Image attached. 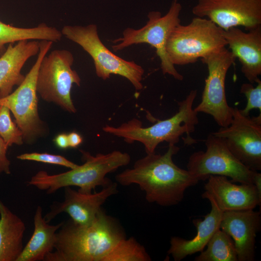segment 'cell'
<instances>
[{
    "label": "cell",
    "mask_w": 261,
    "mask_h": 261,
    "mask_svg": "<svg viewBox=\"0 0 261 261\" xmlns=\"http://www.w3.org/2000/svg\"><path fill=\"white\" fill-rule=\"evenodd\" d=\"M10 110L6 106L0 105V135L9 146L23 144V133L12 119Z\"/></svg>",
    "instance_id": "25"
},
{
    "label": "cell",
    "mask_w": 261,
    "mask_h": 261,
    "mask_svg": "<svg viewBox=\"0 0 261 261\" xmlns=\"http://www.w3.org/2000/svg\"><path fill=\"white\" fill-rule=\"evenodd\" d=\"M64 189L63 201L53 203L44 217L46 222L49 223L58 214L66 213L75 224L88 225L95 219L106 200L118 192L116 182H112L101 191L90 194L81 193L71 187H65Z\"/></svg>",
    "instance_id": "14"
},
{
    "label": "cell",
    "mask_w": 261,
    "mask_h": 261,
    "mask_svg": "<svg viewBox=\"0 0 261 261\" xmlns=\"http://www.w3.org/2000/svg\"><path fill=\"white\" fill-rule=\"evenodd\" d=\"M18 159L41 162L64 166L70 169L75 168L77 164L68 160L65 157L58 155L46 153H28L17 156Z\"/></svg>",
    "instance_id": "27"
},
{
    "label": "cell",
    "mask_w": 261,
    "mask_h": 261,
    "mask_svg": "<svg viewBox=\"0 0 261 261\" xmlns=\"http://www.w3.org/2000/svg\"><path fill=\"white\" fill-rule=\"evenodd\" d=\"M145 247L133 237L120 240L102 261H150Z\"/></svg>",
    "instance_id": "24"
},
{
    "label": "cell",
    "mask_w": 261,
    "mask_h": 261,
    "mask_svg": "<svg viewBox=\"0 0 261 261\" xmlns=\"http://www.w3.org/2000/svg\"><path fill=\"white\" fill-rule=\"evenodd\" d=\"M253 184L255 186L257 192L261 197V174L257 172L254 179Z\"/></svg>",
    "instance_id": "31"
},
{
    "label": "cell",
    "mask_w": 261,
    "mask_h": 261,
    "mask_svg": "<svg viewBox=\"0 0 261 261\" xmlns=\"http://www.w3.org/2000/svg\"><path fill=\"white\" fill-rule=\"evenodd\" d=\"M255 87L251 83H243L240 92L246 98L247 102L244 109H240L245 116H248L253 109H258L261 112V81L260 79Z\"/></svg>",
    "instance_id": "26"
},
{
    "label": "cell",
    "mask_w": 261,
    "mask_h": 261,
    "mask_svg": "<svg viewBox=\"0 0 261 261\" xmlns=\"http://www.w3.org/2000/svg\"><path fill=\"white\" fill-rule=\"evenodd\" d=\"M73 62L71 51L54 50L42 59L36 80L37 93L43 100L53 102L71 113L76 112L71 89L73 84L80 86L81 83L79 74L72 68Z\"/></svg>",
    "instance_id": "9"
},
{
    "label": "cell",
    "mask_w": 261,
    "mask_h": 261,
    "mask_svg": "<svg viewBox=\"0 0 261 261\" xmlns=\"http://www.w3.org/2000/svg\"><path fill=\"white\" fill-rule=\"evenodd\" d=\"M23 220L0 200V261H16L23 248Z\"/></svg>",
    "instance_id": "21"
},
{
    "label": "cell",
    "mask_w": 261,
    "mask_h": 261,
    "mask_svg": "<svg viewBox=\"0 0 261 261\" xmlns=\"http://www.w3.org/2000/svg\"><path fill=\"white\" fill-rule=\"evenodd\" d=\"M69 147L75 148L83 142L81 136L76 132H72L68 134Z\"/></svg>",
    "instance_id": "29"
},
{
    "label": "cell",
    "mask_w": 261,
    "mask_h": 261,
    "mask_svg": "<svg viewBox=\"0 0 261 261\" xmlns=\"http://www.w3.org/2000/svg\"><path fill=\"white\" fill-rule=\"evenodd\" d=\"M224 30L211 20L196 16L187 25L179 24L171 32L166 50L173 64L184 65L218 51L227 46Z\"/></svg>",
    "instance_id": "5"
},
{
    "label": "cell",
    "mask_w": 261,
    "mask_h": 261,
    "mask_svg": "<svg viewBox=\"0 0 261 261\" xmlns=\"http://www.w3.org/2000/svg\"><path fill=\"white\" fill-rule=\"evenodd\" d=\"M52 44L51 41H40L36 60L23 82L9 95L0 98V105L7 107L13 113L23 133L24 142L28 144H33L48 131L38 113L36 80L41 61Z\"/></svg>",
    "instance_id": "6"
},
{
    "label": "cell",
    "mask_w": 261,
    "mask_h": 261,
    "mask_svg": "<svg viewBox=\"0 0 261 261\" xmlns=\"http://www.w3.org/2000/svg\"><path fill=\"white\" fill-rule=\"evenodd\" d=\"M125 237L118 222L101 209L88 225H78L71 219L63 221L56 234L54 249L44 261H102Z\"/></svg>",
    "instance_id": "2"
},
{
    "label": "cell",
    "mask_w": 261,
    "mask_h": 261,
    "mask_svg": "<svg viewBox=\"0 0 261 261\" xmlns=\"http://www.w3.org/2000/svg\"><path fill=\"white\" fill-rule=\"evenodd\" d=\"M84 163L70 170L55 174L40 171L28 182L47 194H52L62 188L76 186L79 192L90 194L99 186L102 188L112 182L106 175L118 168L129 164L131 158L126 152L114 150L109 153H98L95 156L80 150Z\"/></svg>",
    "instance_id": "4"
},
{
    "label": "cell",
    "mask_w": 261,
    "mask_h": 261,
    "mask_svg": "<svg viewBox=\"0 0 261 261\" xmlns=\"http://www.w3.org/2000/svg\"><path fill=\"white\" fill-rule=\"evenodd\" d=\"M9 146L0 135V174H10V161L7 157V151Z\"/></svg>",
    "instance_id": "28"
},
{
    "label": "cell",
    "mask_w": 261,
    "mask_h": 261,
    "mask_svg": "<svg viewBox=\"0 0 261 261\" xmlns=\"http://www.w3.org/2000/svg\"><path fill=\"white\" fill-rule=\"evenodd\" d=\"M212 133L222 139L231 152L246 167L261 170V113L250 117L233 108L230 124Z\"/></svg>",
    "instance_id": "12"
},
{
    "label": "cell",
    "mask_w": 261,
    "mask_h": 261,
    "mask_svg": "<svg viewBox=\"0 0 261 261\" xmlns=\"http://www.w3.org/2000/svg\"><path fill=\"white\" fill-rule=\"evenodd\" d=\"M192 12L224 30L242 26L247 31L261 26V0H198Z\"/></svg>",
    "instance_id": "13"
},
{
    "label": "cell",
    "mask_w": 261,
    "mask_h": 261,
    "mask_svg": "<svg viewBox=\"0 0 261 261\" xmlns=\"http://www.w3.org/2000/svg\"><path fill=\"white\" fill-rule=\"evenodd\" d=\"M62 34L56 28L41 23L33 28H20L0 20V57L6 50L5 45L24 40L58 42Z\"/></svg>",
    "instance_id": "22"
},
{
    "label": "cell",
    "mask_w": 261,
    "mask_h": 261,
    "mask_svg": "<svg viewBox=\"0 0 261 261\" xmlns=\"http://www.w3.org/2000/svg\"><path fill=\"white\" fill-rule=\"evenodd\" d=\"M206 246V249L201 252L194 261H238L233 240L220 229L216 231Z\"/></svg>",
    "instance_id": "23"
},
{
    "label": "cell",
    "mask_w": 261,
    "mask_h": 261,
    "mask_svg": "<svg viewBox=\"0 0 261 261\" xmlns=\"http://www.w3.org/2000/svg\"><path fill=\"white\" fill-rule=\"evenodd\" d=\"M62 223L49 224L43 217L42 208L38 206L34 216V232L16 261H44L54 249L56 234Z\"/></svg>",
    "instance_id": "20"
},
{
    "label": "cell",
    "mask_w": 261,
    "mask_h": 261,
    "mask_svg": "<svg viewBox=\"0 0 261 261\" xmlns=\"http://www.w3.org/2000/svg\"><path fill=\"white\" fill-rule=\"evenodd\" d=\"M206 199L211 203V210L204 217L203 220H192L197 230L196 235L189 240L178 236L171 237L168 253L172 256L175 261H180L188 256L203 251L216 231L220 229L223 212L212 198L208 197Z\"/></svg>",
    "instance_id": "19"
},
{
    "label": "cell",
    "mask_w": 261,
    "mask_h": 261,
    "mask_svg": "<svg viewBox=\"0 0 261 261\" xmlns=\"http://www.w3.org/2000/svg\"><path fill=\"white\" fill-rule=\"evenodd\" d=\"M54 141L56 145L61 149H66L69 147L68 134L66 133L58 134Z\"/></svg>",
    "instance_id": "30"
},
{
    "label": "cell",
    "mask_w": 261,
    "mask_h": 261,
    "mask_svg": "<svg viewBox=\"0 0 261 261\" xmlns=\"http://www.w3.org/2000/svg\"><path fill=\"white\" fill-rule=\"evenodd\" d=\"M222 175L209 176L204 184L203 199L212 198L223 212L254 209L261 206V197L254 184L236 185Z\"/></svg>",
    "instance_id": "15"
},
{
    "label": "cell",
    "mask_w": 261,
    "mask_h": 261,
    "mask_svg": "<svg viewBox=\"0 0 261 261\" xmlns=\"http://www.w3.org/2000/svg\"><path fill=\"white\" fill-rule=\"evenodd\" d=\"M205 144L206 150L192 153L187 164V170L199 181L214 175L230 177L233 183L253 184L258 171L249 169L237 159L222 139L211 133Z\"/></svg>",
    "instance_id": "10"
},
{
    "label": "cell",
    "mask_w": 261,
    "mask_h": 261,
    "mask_svg": "<svg viewBox=\"0 0 261 261\" xmlns=\"http://www.w3.org/2000/svg\"><path fill=\"white\" fill-rule=\"evenodd\" d=\"M229 50L241 64V72L252 84L261 74V26L245 32L237 27L224 30Z\"/></svg>",
    "instance_id": "17"
},
{
    "label": "cell",
    "mask_w": 261,
    "mask_h": 261,
    "mask_svg": "<svg viewBox=\"0 0 261 261\" xmlns=\"http://www.w3.org/2000/svg\"><path fill=\"white\" fill-rule=\"evenodd\" d=\"M261 228V212L254 209L224 212L219 226L233 240L238 261H254L256 237Z\"/></svg>",
    "instance_id": "16"
},
{
    "label": "cell",
    "mask_w": 261,
    "mask_h": 261,
    "mask_svg": "<svg viewBox=\"0 0 261 261\" xmlns=\"http://www.w3.org/2000/svg\"><path fill=\"white\" fill-rule=\"evenodd\" d=\"M182 5L178 0H173L168 12L162 16L159 11H152L148 14V20L142 28L126 29L122 37L113 41L114 51H120L133 44H148L156 49L160 60L162 73L172 75L181 81L182 75L175 69L170 61L166 50L167 39L172 31L180 24L179 18Z\"/></svg>",
    "instance_id": "8"
},
{
    "label": "cell",
    "mask_w": 261,
    "mask_h": 261,
    "mask_svg": "<svg viewBox=\"0 0 261 261\" xmlns=\"http://www.w3.org/2000/svg\"><path fill=\"white\" fill-rule=\"evenodd\" d=\"M61 32L90 56L98 77L105 80L111 74L119 75L127 78L136 90L143 88V68L134 61L126 60L109 50L100 40L96 25H66Z\"/></svg>",
    "instance_id": "7"
},
{
    "label": "cell",
    "mask_w": 261,
    "mask_h": 261,
    "mask_svg": "<svg viewBox=\"0 0 261 261\" xmlns=\"http://www.w3.org/2000/svg\"><path fill=\"white\" fill-rule=\"evenodd\" d=\"M14 44H9L0 57V98L9 95L14 87L23 82L25 78L21 73L23 66L39 52V41L24 40Z\"/></svg>",
    "instance_id": "18"
},
{
    "label": "cell",
    "mask_w": 261,
    "mask_h": 261,
    "mask_svg": "<svg viewBox=\"0 0 261 261\" xmlns=\"http://www.w3.org/2000/svg\"><path fill=\"white\" fill-rule=\"evenodd\" d=\"M197 91L192 90L186 97L178 102L177 112L172 117L145 127L137 118H132L119 126L106 125L102 128L106 133L123 138L128 143H142L146 154L155 152L159 144L166 142L175 145L184 134L190 139L189 134L194 132L198 124V113L193 108Z\"/></svg>",
    "instance_id": "3"
},
{
    "label": "cell",
    "mask_w": 261,
    "mask_h": 261,
    "mask_svg": "<svg viewBox=\"0 0 261 261\" xmlns=\"http://www.w3.org/2000/svg\"><path fill=\"white\" fill-rule=\"evenodd\" d=\"M179 149L175 145L169 144L163 154H146L132 168L117 174L116 181L123 186L138 185L149 203L162 206L178 204L186 189L199 182L187 170L174 163L173 157Z\"/></svg>",
    "instance_id": "1"
},
{
    "label": "cell",
    "mask_w": 261,
    "mask_h": 261,
    "mask_svg": "<svg viewBox=\"0 0 261 261\" xmlns=\"http://www.w3.org/2000/svg\"><path fill=\"white\" fill-rule=\"evenodd\" d=\"M236 58L226 47L201 59L207 65L208 76L205 80L201 101L194 109L212 116L220 127L228 126L232 118L233 107L228 103L225 91L227 72Z\"/></svg>",
    "instance_id": "11"
}]
</instances>
